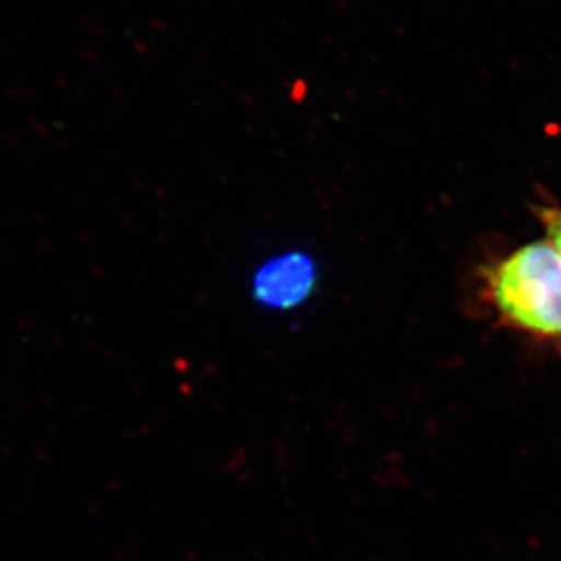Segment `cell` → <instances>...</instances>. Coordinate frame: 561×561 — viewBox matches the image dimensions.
<instances>
[{
	"mask_svg": "<svg viewBox=\"0 0 561 561\" xmlns=\"http://www.w3.org/2000/svg\"><path fill=\"white\" fill-rule=\"evenodd\" d=\"M482 289L507 328L561 340V259L549 240L522 245L488 265Z\"/></svg>",
	"mask_w": 561,
	"mask_h": 561,
	"instance_id": "cell-1",
	"label": "cell"
},
{
	"mask_svg": "<svg viewBox=\"0 0 561 561\" xmlns=\"http://www.w3.org/2000/svg\"><path fill=\"white\" fill-rule=\"evenodd\" d=\"M314 286V270L308 260H275L260 275L256 284V297L271 308L289 309L304 302Z\"/></svg>",
	"mask_w": 561,
	"mask_h": 561,
	"instance_id": "cell-2",
	"label": "cell"
},
{
	"mask_svg": "<svg viewBox=\"0 0 561 561\" xmlns=\"http://www.w3.org/2000/svg\"><path fill=\"white\" fill-rule=\"evenodd\" d=\"M540 220L546 229L547 240L561 259V206H546L540 209Z\"/></svg>",
	"mask_w": 561,
	"mask_h": 561,
	"instance_id": "cell-3",
	"label": "cell"
}]
</instances>
